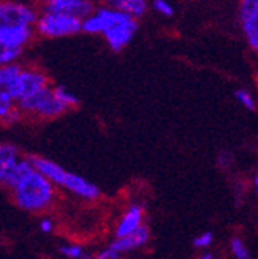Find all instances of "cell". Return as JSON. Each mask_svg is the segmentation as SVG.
Listing matches in <instances>:
<instances>
[{
  "label": "cell",
  "instance_id": "6da1fadb",
  "mask_svg": "<svg viewBox=\"0 0 258 259\" xmlns=\"http://www.w3.org/2000/svg\"><path fill=\"white\" fill-rule=\"evenodd\" d=\"M138 30V21L113 7H103L81 21V32L101 33L114 53L121 51L132 41Z\"/></svg>",
  "mask_w": 258,
  "mask_h": 259
},
{
  "label": "cell",
  "instance_id": "7a4b0ae2",
  "mask_svg": "<svg viewBox=\"0 0 258 259\" xmlns=\"http://www.w3.org/2000/svg\"><path fill=\"white\" fill-rule=\"evenodd\" d=\"M11 193L16 205L27 212H43L56 199V187L35 169L13 187Z\"/></svg>",
  "mask_w": 258,
  "mask_h": 259
},
{
  "label": "cell",
  "instance_id": "3957f363",
  "mask_svg": "<svg viewBox=\"0 0 258 259\" xmlns=\"http://www.w3.org/2000/svg\"><path fill=\"white\" fill-rule=\"evenodd\" d=\"M29 161L33 166V169L45 176L53 185H60L71 191L73 194H76V196L87 201H94L100 198V190L97 185L89 182V180H86L81 176L65 171L60 164L43 157H30Z\"/></svg>",
  "mask_w": 258,
  "mask_h": 259
},
{
  "label": "cell",
  "instance_id": "277c9868",
  "mask_svg": "<svg viewBox=\"0 0 258 259\" xmlns=\"http://www.w3.org/2000/svg\"><path fill=\"white\" fill-rule=\"evenodd\" d=\"M18 109L24 114H32L40 119H56L67 108L53 95V87H46L27 98L18 101Z\"/></svg>",
  "mask_w": 258,
  "mask_h": 259
},
{
  "label": "cell",
  "instance_id": "5b68a950",
  "mask_svg": "<svg viewBox=\"0 0 258 259\" xmlns=\"http://www.w3.org/2000/svg\"><path fill=\"white\" fill-rule=\"evenodd\" d=\"M35 30L46 38L68 36L81 32V21L63 15H53V13H42L35 22Z\"/></svg>",
  "mask_w": 258,
  "mask_h": 259
},
{
  "label": "cell",
  "instance_id": "8992f818",
  "mask_svg": "<svg viewBox=\"0 0 258 259\" xmlns=\"http://www.w3.org/2000/svg\"><path fill=\"white\" fill-rule=\"evenodd\" d=\"M38 15V10L30 5L4 2L0 4V29L33 27Z\"/></svg>",
  "mask_w": 258,
  "mask_h": 259
},
{
  "label": "cell",
  "instance_id": "52a82bcc",
  "mask_svg": "<svg viewBox=\"0 0 258 259\" xmlns=\"http://www.w3.org/2000/svg\"><path fill=\"white\" fill-rule=\"evenodd\" d=\"M49 87V77L40 68H22L18 77L16 85L10 92L11 98L15 101H21L40 90Z\"/></svg>",
  "mask_w": 258,
  "mask_h": 259
},
{
  "label": "cell",
  "instance_id": "ba28073f",
  "mask_svg": "<svg viewBox=\"0 0 258 259\" xmlns=\"http://www.w3.org/2000/svg\"><path fill=\"white\" fill-rule=\"evenodd\" d=\"M94 5L87 0H49L42 8V13H53V15H63L75 19H86L92 15Z\"/></svg>",
  "mask_w": 258,
  "mask_h": 259
},
{
  "label": "cell",
  "instance_id": "9c48e42d",
  "mask_svg": "<svg viewBox=\"0 0 258 259\" xmlns=\"http://www.w3.org/2000/svg\"><path fill=\"white\" fill-rule=\"evenodd\" d=\"M239 22L253 51L258 49V2L244 0L239 5Z\"/></svg>",
  "mask_w": 258,
  "mask_h": 259
},
{
  "label": "cell",
  "instance_id": "30bf717a",
  "mask_svg": "<svg viewBox=\"0 0 258 259\" xmlns=\"http://www.w3.org/2000/svg\"><path fill=\"white\" fill-rule=\"evenodd\" d=\"M32 171L33 166L30 164L29 158H18L0 167V185L11 190Z\"/></svg>",
  "mask_w": 258,
  "mask_h": 259
},
{
  "label": "cell",
  "instance_id": "8fae6325",
  "mask_svg": "<svg viewBox=\"0 0 258 259\" xmlns=\"http://www.w3.org/2000/svg\"><path fill=\"white\" fill-rule=\"evenodd\" d=\"M143 220H144V209L138 204L130 205L119 220L118 226H116V239L121 237H128L132 236L136 229L143 226Z\"/></svg>",
  "mask_w": 258,
  "mask_h": 259
},
{
  "label": "cell",
  "instance_id": "7c38bea8",
  "mask_svg": "<svg viewBox=\"0 0 258 259\" xmlns=\"http://www.w3.org/2000/svg\"><path fill=\"white\" fill-rule=\"evenodd\" d=\"M33 36L32 27H5L0 29V46H10V48H19L22 49Z\"/></svg>",
  "mask_w": 258,
  "mask_h": 259
},
{
  "label": "cell",
  "instance_id": "4fadbf2b",
  "mask_svg": "<svg viewBox=\"0 0 258 259\" xmlns=\"http://www.w3.org/2000/svg\"><path fill=\"white\" fill-rule=\"evenodd\" d=\"M111 5L114 10H119L136 21L138 18L144 16V13L148 11V4L144 0H116Z\"/></svg>",
  "mask_w": 258,
  "mask_h": 259
},
{
  "label": "cell",
  "instance_id": "5bb4252c",
  "mask_svg": "<svg viewBox=\"0 0 258 259\" xmlns=\"http://www.w3.org/2000/svg\"><path fill=\"white\" fill-rule=\"evenodd\" d=\"M21 70L22 67L19 63H11V65H7V67H0V89L7 90L10 94L13 87L18 82Z\"/></svg>",
  "mask_w": 258,
  "mask_h": 259
},
{
  "label": "cell",
  "instance_id": "9a60e30c",
  "mask_svg": "<svg viewBox=\"0 0 258 259\" xmlns=\"http://www.w3.org/2000/svg\"><path fill=\"white\" fill-rule=\"evenodd\" d=\"M53 95H54L67 109H68V108H76V105L80 103L78 98H76L71 92H68V90H67L65 87H62V85H57V87L53 89Z\"/></svg>",
  "mask_w": 258,
  "mask_h": 259
},
{
  "label": "cell",
  "instance_id": "2e32d148",
  "mask_svg": "<svg viewBox=\"0 0 258 259\" xmlns=\"http://www.w3.org/2000/svg\"><path fill=\"white\" fill-rule=\"evenodd\" d=\"M21 54H22V49L19 48L0 46V67H7V65L16 63Z\"/></svg>",
  "mask_w": 258,
  "mask_h": 259
},
{
  "label": "cell",
  "instance_id": "e0dca14e",
  "mask_svg": "<svg viewBox=\"0 0 258 259\" xmlns=\"http://www.w3.org/2000/svg\"><path fill=\"white\" fill-rule=\"evenodd\" d=\"M19 158V153H18V149L11 144H2L0 142V167L15 161Z\"/></svg>",
  "mask_w": 258,
  "mask_h": 259
},
{
  "label": "cell",
  "instance_id": "ac0fdd59",
  "mask_svg": "<svg viewBox=\"0 0 258 259\" xmlns=\"http://www.w3.org/2000/svg\"><path fill=\"white\" fill-rule=\"evenodd\" d=\"M230 247H231V253L235 254L236 259H250V251L247 248V245L242 242V239L233 237L230 242Z\"/></svg>",
  "mask_w": 258,
  "mask_h": 259
},
{
  "label": "cell",
  "instance_id": "d6986e66",
  "mask_svg": "<svg viewBox=\"0 0 258 259\" xmlns=\"http://www.w3.org/2000/svg\"><path fill=\"white\" fill-rule=\"evenodd\" d=\"M132 239V243H133V247L135 248H141V247H144V245L149 242L151 239V231L146 225H143L139 229H136L132 236H128Z\"/></svg>",
  "mask_w": 258,
  "mask_h": 259
},
{
  "label": "cell",
  "instance_id": "ffe728a7",
  "mask_svg": "<svg viewBox=\"0 0 258 259\" xmlns=\"http://www.w3.org/2000/svg\"><path fill=\"white\" fill-rule=\"evenodd\" d=\"M236 98H238V101L241 103V105L244 106V108H247L249 111H255L256 109V106H255V100H253V97L247 92V90H236Z\"/></svg>",
  "mask_w": 258,
  "mask_h": 259
},
{
  "label": "cell",
  "instance_id": "44dd1931",
  "mask_svg": "<svg viewBox=\"0 0 258 259\" xmlns=\"http://www.w3.org/2000/svg\"><path fill=\"white\" fill-rule=\"evenodd\" d=\"M60 253H62V254H65V256H68V257H71V259H76V257H80V256L84 254V253H83V247H81V245H78V243L62 245V247H60Z\"/></svg>",
  "mask_w": 258,
  "mask_h": 259
},
{
  "label": "cell",
  "instance_id": "7402d4cb",
  "mask_svg": "<svg viewBox=\"0 0 258 259\" xmlns=\"http://www.w3.org/2000/svg\"><path fill=\"white\" fill-rule=\"evenodd\" d=\"M212 240H214L212 232L211 231H206V232H203L201 236L193 239V245H195L197 248H208L209 245L212 243Z\"/></svg>",
  "mask_w": 258,
  "mask_h": 259
},
{
  "label": "cell",
  "instance_id": "603a6c76",
  "mask_svg": "<svg viewBox=\"0 0 258 259\" xmlns=\"http://www.w3.org/2000/svg\"><path fill=\"white\" fill-rule=\"evenodd\" d=\"M154 8L166 18H171L174 15V8L168 2H163V0H156V2H154Z\"/></svg>",
  "mask_w": 258,
  "mask_h": 259
},
{
  "label": "cell",
  "instance_id": "cb8c5ba5",
  "mask_svg": "<svg viewBox=\"0 0 258 259\" xmlns=\"http://www.w3.org/2000/svg\"><path fill=\"white\" fill-rule=\"evenodd\" d=\"M121 257V254L119 253H116L113 248H105V250H101V251H98L97 253V256L94 257V259H119Z\"/></svg>",
  "mask_w": 258,
  "mask_h": 259
},
{
  "label": "cell",
  "instance_id": "d4e9b609",
  "mask_svg": "<svg viewBox=\"0 0 258 259\" xmlns=\"http://www.w3.org/2000/svg\"><path fill=\"white\" fill-rule=\"evenodd\" d=\"M8 105H15V100L11 98V95L7 90H0V106H8Z\"/></svg>",
  "mask_w": 258,
  "mask_h": 259
},
{
  "label": "cell",
  "instance_id": "484cf974",
  "mask_svg": "<svg viewBox=\"0 0 258 259\" xmlns=\"http://www.w3.org/2000/svg\"><path fill=\"white\" fill-rule=\"evenodd\" d=\"M40 229L43 232H51V231L54 229V225H53V222H51L49 218H45V220H42V222H40Z\"/></svg>",
  "mask_w": 258,
  "mask_h": 259
},
{
  "label": "cell",
  "instance_id": "4316f807",
  "mask_svg": "<svg viewBox=\"0 0 258 259\" xmlns=\"http://www.w3.org/2000/svg\"><path fill=\"white\" fill-rule=\"evenodd\" d=\"M198 259H214V257H212V254H211V253H203Z\"/></svg>",
  "mask_w": 258,
  "mask_h": 259
},
{
  "label": "cell",
  "instance_id": "83f0119b",
  "mask_svg": "<svg viewBox=\"0 0 258 259\" xmlns=\"http://www.w3.org/2000/svg\"><path fill=\"white\" fill-rule=\"evenodd\" d=\"M76 259H94V256H86V254H83V256L76 257Z\"/></svg>",
  "mask_w": 258,
  "mask_h": 259
},
{
  "label": "cell",
  "instance_id": "f1b7e54d",
  "mask_svg": "<svg viewBox=\"0 0 258 259\" xmlns=\"http://www.w3.org/2000/svg\"><path fill=\"white\" fill-rule=\"evenodd\" d=\"M253 187H255V188L258 187V177H256V176L253 177Z\"/></svg>",
  "mask_w": 258,
  "mask_h": 259
}]
</instances>
